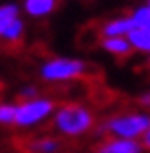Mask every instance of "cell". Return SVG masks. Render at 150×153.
<instances>
[{
  "label": "cell",
  "instance_id": "cell-1",
  "mask_svg": "<svg viewBox=\"0 0 150 153\" xmlns=\"http://www.w3.org/2000/svg\"><path fill=\"white\" fill-rule=\"evenodd\" d=\"M97 118L94 110L84 102H62L57 106L51 118V130L64 140H80L84 135L94 134Z\"/></svg>",
  "mask_w": 150,
  "mask_h": 153
},
{
  "label": "cell",
  "instance_id": "cell-2",
  "mask_svg": "<svg viewBox=\"0 0 150 153\" xmlns=\"http://www.w3.org/2000/svg\"><path fill=\"white\" fill-rule=\"evenodd\" d=\"M150 128L148 110H123L113 112L97 122L94 135L102 137H121V140H138L144 137Z\"/></svg>",
  "mask_w": 150,
  "mask_h": 153
},
{
  "label": "cell",
  "instance_id": "cell-3",
  "mask_svg": "<svg viewBox=\"0 0 150 153\" xmlns=\"http://www.w3.org/2000/svg\"><path fill=\"white\" fill-rule=\"evenodd\" d=\"M88 63L80 57H51L39 67V79L49 85L74 82L88 75Z\"/></svg>",
  "mask_w": 150,
  "mask_h": 153
},
{
  "label": "cell",
  "instance_id": "cell-4",
  "mask_svg": "<svg viewBox=\"0 0 150 153\" xmlns=\"http://www.w3.org/2000/svg\"><path fill=\"white\" fill-rule=\"evenodd\" d=\"M59 102L51 96H37L31 100H20L16 108V122L14 126L18 128H35L43 122L51 120L57 110Z\"/></svg>",
  "mask_w": 150,
  "mask_h": 153
},
{
  "label": "cell",
  "instance_id": "cell-5",
  "mask_svg": "<svg viewBox=\"0 0 150 153\" xmlns=\"http://www.w3.org/2000/svg\"><path fill=\"white\" fill-rule=\"evenodd\" d=\"M94 153H146V149L138 140L102 137L94 145Z\"/></svg>",
  "mask_w": 150,
  "mask_h": 153
},
{
  "label": "cell",
  "instance_id": "cell-6",
  "mask_svg": "<svg viewBox=\"0 0 150 153\" xmlns=\"http://www.w3.org/2000/svg\"><path fill=\"white\" fill-rule=\"evenodd\" d=\"M132 30H137V27L132 24L131 16L125 14V16H115V18L102 22L97 33H100V37H127Z\"/></svg>",
  "mask_w": 150,
  "mask_h": 153
},
{
  "label": "cell",
  "instance_id": "cell-7",
  "mask_svg": "<svg viewBox=\"0 0 150 153\" xmlns=\"http://www.w3.org/2000/svg\"><path fill=\"white\" fill-rule=\"evenodd\" d=\"M27 153H61L62 151V137L57 134H43L35 135L26 143Z\"/></svg>",
  "mask_w": 150,
  "mask_h": 153
},
{
  "label": "cell",
  "instance_id": "cell-8",
  "mask_svg": "<svg viewBox=\"0 0 150 153\" xmlns=\"http://www.w3.org/2000/svg\"><path fill=\"white\" fill-rule=\"evenodd\" d=\"M100 47L115 59H127L135 53L127 37H100Z\"/></svg>",
  "mask_w": 150,
  "mask_h": 153
},
{
  "label": "cell",
  "instance_id": "cell-9",
  "mask_svg": "<svg viewBox=\"0 0 150 153\" xmlns=\"http://www.w3.org/2000/svg\"><path fill=\"white\" fill-rule=\"evenodd\" d=\"M59 0H23V12L29 18H47L57 10Z\"/></svg>",
  "mask_w": 150,
  "mask_h": 153
},
{
  "label": "cell",
  "instance_id": "cell-10",
  "mask_svg": "<svg viewBox=\"0 0 150 153\" xmlns=\"http://www.w3.org/2000/svg\"><path fill=\"white\" fill-rule=\"evenodd\" d=\"M129 43L132 45V51L135 53H142L148 57L150 55V30H132L127 36Z\"/></svg>",
  "mask_w": 150,
  "mask_h": 153
},
{
  "label": "cell",
  "instance_id": "cell-11",
  "mask_svg": "<svg viewBox=\"0 0 150 153\" xmlns=\"http://www.w3.org/2000/svg\"><path fill=\"white\" fill-rule=\"evenodd\" d=\"M23 33H26V22H23L22 18H16L14 22H10L8 27L2 32L0 41H4V43H20Z\"/></svg>",
  "mask_w": 150,
  "mask_h": 153
},
{
  "label": "cell",
  "instance_id": "cell-12",
  "mask_svg": "<svg viewBox=\"0 0 150 153\" xmlns=\"http://www.w3.org/2000/svg\"><path fill=\"white\" fill-rule=\"evenodd\" d=\"M129 16H131L135 27H138V30H150V10H148L146 4L135 6V8L129 12Z\"/></svg>",
  "mask_w": 150,
  "mask_h": 153
},
{
  "label": "cell",
  "instance_id": "cell-13",
  "mask_svg": "<svg viewBox=\"0 0 150 153\" xmlns=\"http://www.w3.org/2000/svg\"><path fill=\"white\" fill-rule=\"evenodd\" d=\"M16 18H20V6L8 2V4H0V36L8 27L10 22H14Z\"/></svg>",
  "mask_w": 150,
  "mask_h": 153
},
{
  "label": "cell",
  "instance_id": "cell-14",
  "mask_svg": "<svg viewBox=\"0 0 150 153\" xmlns=\"http://www.w3.org/2000/svg\"><path fill=\"white\" fill-rule=\"evenodd\" d=\"M18 102H0V126H14Z\"/></svg>",
  "mask_w": 150,
  "mask_h": 153
},
{
  "label": "cell",
  "instance_id": "cell-15",
  "mask_svg": "<svg viewBox=\"0 0 150 153\" xmlns=\"http://www.w3.org/2000/svg\"><path fill=\"white\" fill-rule=\"evenodd\" d=\"M18 96H20V100H31V98L41 96V90H39V86H37V85H26V86L20 88Z\"/></svg>",
  "mask_w": 150,
  "mask_h": 153
},
{
  "label": "cell",
  "instance_id": "cell-16",
  "mask_svg": "<svg viewBox=\"0 0 150 153\" xmlns=\"http://www.w3.org/2000/svg\"><path fill=\"white\" fill-rule=\"evenodd\" d=\"M137 104L140 106L142 110H148V112H150V88L142 90L140 94L137 96Z\"/></svg>",
  "mask_w": 150,
  "mask_h": 153
},
{
  "label": "cell",
  "instance_id": "cell-17",
  "mask_svg": "<svg viewBox=\"0 0 150 153\" xmlns=\"http://www.w3.org/2000/svg\"><path fill=\"white\" fill-rule=\"evenodd\" d=\"M140 141H142V145H144L146 151H150V128H148V131L144 134V137H142Z\"/></svg>",
  "mask_w": 150,
  "mask_h": 153
},
{
  "label": "cell",
  "instance_id": "cell-18",
  "mask_svg": "<svg viewBox=\"0 0 150 153\" xmlns=\"http://www.w3.org/2000/svg\"><path fill=\"white\" fill-rule=\"evenodd\" d=\"M144 4H146V6H148V10H150V0H146V2H144Z\"/></svg>",
  "mask_w": 150,
  "mask_h": 153
},
{
  "label": "cell",
  "instance_id": "cell-19",
  "mask_svg": "<svg viewBox=\"0 0 150 153\" xmlns=\"http://www.w3.org/2000/svg\"><path fill=\"white\" fill-rule=\"evenodd\" d=\"M146 63H148V67H150V55H148V57H146Z\"/></svg>",
  "mask_w": 150,
  "mask_h": 153
}]
</instances>
